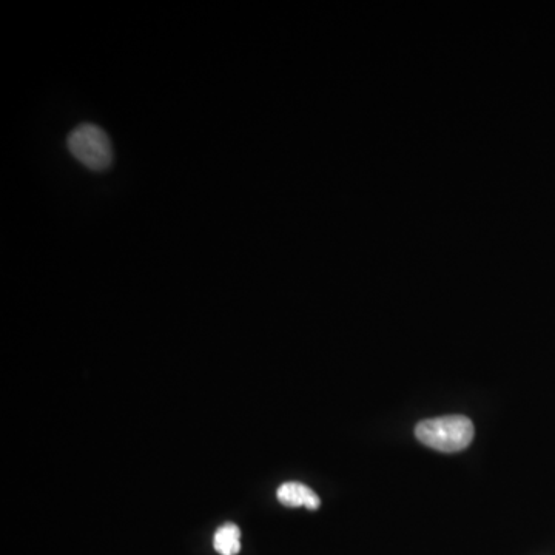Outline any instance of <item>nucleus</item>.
I'll use <instances>...</instances> for the list:
<instances>
[{"label":"nucleus","instance_id":"obj_1","mask_svg":"<svg viewBox=\"0 0 555 555\" xmlns=\"http://www.w3.org/2000/svg\"><path fill=\"white\" fill-rule=\"evenodd\" d=\"M415 435L428 448L440 452H458L474 440V424L465 415H446L417 424Z\"/></svg>","mask_w":555,"mask_h":555},{"label":"nucleus","instance_id":"obj_2","mask_svg":"<svg viewBox=\"0 0 555 555\" xmlns=\"http://www.w3.org/2000/svg\"><path fill=\"white\" fill-rule=\"evenodd\" d=\"M67 145L71 155L87 169L104 172L113 164V145L99 125H78L68 136Z\"/></svg>","mask_w":555,"mask_h":555},{"label":"nucleus","instance_id":"obj_3","mask_svg":"<svg viewBox=\"0 0 555 555\" xmlns=\"http://www.w3.org/2000/svg\"><path fill=\"white\" fill-rule=\"evenodd\" d=\"M276 497L280 503L289 508H303L304 506L309 511H317L321 505L320 497L309 486L298 483V481H287L281 485L276 492Z\"/></svg>","mask_w":555,"mask_h":555},{"label":"nucleus","instance_id":"obj_4","mask_svg":"<svg viewBox=\"0 0 555 555\" xmlns=\"http://www.w3.org/2000/svg\"><path fill=\"white\" fill-rule=\"evenodd\" d=\"M213 548L221 555H236L241 551V531L233 523L221 526L213 537Z\"/></svg>","mask_w":555,"mask_h":555}]
</instances>
